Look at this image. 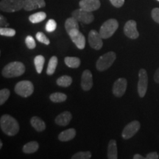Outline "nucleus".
Masks as SVG:
<instances>
[{
  "mask_svg": "<svg viewBox=\"0 0 159 159\" xmlns=\"http://www.w3.org/2000/svg\"><path fill=\"white\" fill-rule=\"evenodd\" d=\"M157 1H158V2H159V0H157Z\"/></svg>",
  "mask_w": 159,
  "mask_h": 159,
  "instance_id": "79ce46f5",
  "label": "nucleus"
},
{
  "mask_svg": "<svg viewBox=\"0 0 159 159\" xmlns=\"http://www.w3.org/2000/svg\"><path fill=\"white\" fill-rule=\"evenodd\" d=\"M2 145H3L2 142H0V149H2Z\"/></svg>",
  "mask_w": 159,
  "mask_h": 159,
  "instance_id": "a19ab883",
  "label": "nucleus"
},
{
  "mask_svg": "<svg viewBox=\"0 0 159 159\" xmlns=\"http://www.w3.org/2000/svg\"><path fill=\"white\" fill-rule=\"evenodd\" d=\"M57 85L62 87H69L72 83V78L68 75H63L57 78L56 81Z\"/></svg>",
  "mask_w": 159,
  "mask_h": 159,
  "instance_id": "bb28decb",
  "label": "nucleus"
},
{
  "mask_svg": "<svg viewBox=\"0 0 159 159\" xmlns=\"http://www.w3.org/2000/svg\"><path fill=\"white\" fill-rule=\"evenodd\" d=\"M71 16L80 22L85 24V25L91 24L94 19V16L92 14V12L86 11L82 8L75 10L72 12Z\"/></svg>",
  "mask_w": 159,
  "mask_h": 159,
  "instance_id": "6e6552de",
  "label": "nucleus"
},
{
  "mask_svg": "<svg viewBox=\"0 0 159 159\" xmlns=\"http://www.w3.org/2000/svg\"><path fill=\"white\" fill-rule=\"evenodd\" d=\"M116 58V55L114 52H108L99 57L96 63L97 70L103 71L107 70L112 66Z\"/></svg>",
  "mask_w": 159,
  "mask_h": 159,
  "instance_id": "20e7f679",
  "label": "nucleus"
},
{
  "mask_svg": "<svg viewBox=\"0 0 159 159\" xmlns=\"http://www.w3.org/2000/svg\"><path fill=\"white\" fill-rule=\"evenodd\" d=\"M65 29L66 30L67 33L70 30H71L79 29L78 21L73 16L67 19L65 22Z\"/></svg>",
  "mask_w": 159,
  "mask_h": 159,
  "instance_id": "5701e85b",
  "label": "nucleus"
},
{
  "mask_svg": "<svg viewBox=\"0 0 159 159\" xmlns=\"http://www.w3.org/2000/svg\"><path fill=\"white\" fill-rule=\"evenodd\" d=\"M66 65L69 68L77 69L80 65V60L77 57H66L64 59Z\"/></svg>",
  "mask_w": 159,
  "mask_h": 159,
  "instance_id": "4be33fe9",
  "label": "nucleus"
},
{
  "mask_svg": "<svg viewBox=\"0 0 159 159\" xmlns=\"http://www.w3.org/2000/svg\"><path fill=\"white\" fill-rule=\"evenodd\" d=\"M102 38L101 36L99 33L91 30L89 34V43L91 48H93L95 50H99L102 47Z\"/></svg>",
  "mask_w": 159,
  "mask_h": 159,
  "instance_id": "9b49d317",
  "label": "nucleus"
},
{
  "mask_svg": "<svg viewBox=\"0 0 159 159\" xmlns=\"http://www.w3.org/2000/svg\"><path fill=\"white\" fill-rule=\"evenodd\" d=\"M45 63V58L43 55H37L34 58V64L36 69V71L39 74L42 72L43 65Z\"/></svg>",
  "mask_w": 159,
  "mask_h": 159,
  "instance_id": "a878e982",
  "label": "nucleus"
},
{
  "mask_svg": "<svg viewBox=\"0 0 159 159\" xmlns=\"http://www.w3.org/2000/svg\"><path fill=\"white\" fill-rule=\"evenodd\" d=\"M0 127L4 134L14 136L19 131V125L16 119L8 114L3 115L0 119Z\"/></svg>",
  "mask_w": 159,
  "mask_h": 159,
  "instance_id": "f257e3e1",
  "label": "nucleus"
},
{
  "mask_svg": "<svg viewBox=\"0 0 159 159\" xmlns=\"http://www.w3.org/2000/svg\"><path fill=\"white\" fill-rule=\"evenodd\" d=\"M91 158V152L90 151L85 152H78L75 153L74 156H71L72 159H89Z\"/></svg>",
  "mask_w": 159,
  "mask_h": 159,
  "instance_id": "c756f323",
  "label": "nucleus"
},
{
  "mask_svg": "<svg viewBox=\"0 0 159 159\" xmlns=\"http://www.w3.org/2000/svg\"><path fill=\"white\" fill-rule=\"evenodd\" d=\"M36 39L39 42L44 43L46 45H49L50 43V41L48 38L46 36L44 33H41V32H39V33H36Z\"/></svg>",
  "mask_w": 159,
  "mask_h": 159,
  "instance_id": "473e14b6",
  "label": "nucleus"
},
{
  "mask_svg": "<svg viewBox=\"0 0 159 159\" xmlns=\"http://www.w3.org/2000/svg\"><path fill=\"white\" fill-rule=\"evenodd\" d=\"M68 35L72 41V42L76 45L79 49H83L85 46V38L83 33L80 32L79 29L71 30L68 33Z\"/></svg>",
  "mask_w": 159,
  "mask_h": 159,
  "instance_id": "9d476101",
  "label": "nucleus"
},
{
  "mask_svg": "<svg viewBox=\"0 0 159 159\" xmlns=\"http://www.w3.org/2000/svg\"><path fill=\"white\" fill-rule=\"evenodd\" d=\"M93 86L92 74L89 69L83 71L81 77V88L83 91H88L91 90Z\"/></svg>",
  "mask_w": 159,
  "mask_h": 159,
  "instance_id": "4468645a",
  "label": "nucleus"
},
{
  "mask_svg": "<svg viewBox=\"0 0 159 159\" xmlns=\"http://www.w3.org/2000/svg\"><path fill=\"white\" fill-rule=\"evenodd\" d=\"M39 143L35 141H33V142H30L27 144L24 145L22 151L26 154H31L34 153L36 151L39 150Z\"/></svg>",
  "mask_w": 159,
  "mask_h": 159,
  "instance_id": "412c9836",
  "label": "nucleus"
},
{
  "mask_svg": "<svg viewBox=\"0 0 159 159\" xmlns=\"http://www.w3.org/2000/svg\"><path fill=\"white\" fill-rule=\"evenodd\" d=\"M75 136H76V130L74 128H70L62 131L58 135V139L61 142H68V141L72 140Z\"/></svg>",
  "mask_w": 159,
  "mask_h": 159,
  "instance_id": "a211bd4d",
  "label": "nucleus"
},
{
  "mask_svg": "<svg viewBox=\"0 0 159 159\" xmlns=\"http://www.w3.org/2000/svg\"><path fill=\"white\" fill-rule=\"evenodd\" d=\"M46 6L44 0H25L24 1V7L27 11H33V10L42 8Z\"/></svg>",
  "mask_w": 159,
  "mask_h": 159,
  "instance_id": "dca6fc26",
  "label": "nucleus"
},
{
  "mask_svg": "<svg viewBox=\"0 0 159 159\" xmlns=\"http://www.w3.org/2000/svg\"><path fill=\"white\" fill-rule=\"evenodd\" d=\"M47 17V14L44 12H38V13H35L34 14H32L29 16V20L33 24H36L41 22V21H43Z\"/></svg>",
  "mask_w": 159,
  "mask_h": 159,
  "instance_id": "b1692460",
  "label": "nucleus"
},
{
  "mask_svg": "<svg viewBox=\"0 0 159 159\" xmlns=\"http://www.w3.org/2000/svg\"><path fill=\"white\" fill-rule=\"evenodd\" d=\"M148 86V75L144 69H141L139 71V82H138V93L140 97H144L147 93Z\"/></svg>",
  "mask_w": 159,
  "mask_h": 159,
  "instance_id": "0eeeda50",
  "label": "nucleus"
},
{
  "mask_svg": "<svg viewBox=\"0 0 159 159\" xmlns=\"http://www.w3.org/2000/svg\"><path fill=\"white\" fill-rule=\"evenodd\" d=\"M11 94V91L7 89H3L0 91V105H2L7 100Z\"/></svg>",
  "mask_w": 159,
  "mask_h": 159,
  "instance_id": "c85d7f7f",
  "label": "nucleus"
},
{
  "mask_svg": "<svg viewBox=\"0 0 159 159\" xmlns=\"http://www.w3.org/2000/svg\"><path fill=\"white\" fill-rule=\"evenodd\" d=\"M16 30L13 29L8 28V27H1L0 28V35L3 36L13 37L16 35Z\"/></svg>",
  "mask_w": 159,
  "mask_h": 159,
  "instance_id": "7c9ffc66",
  "label": "nucleus"
},
{
  "mask_svg": "<svg viewBox=\"0 0 159 159\" xmlns=\"http://www.w3.org/2000/svg\"><path fill=\"white\" fill-rule=\"evenodd\" d=\"M119 27V23L117 20L114 19H111L107 20L102 24L99 29V34L103 39H109L114 34L115 32Z\"/></svg>",
  "mask_w": 159,
  "mask_h": 159,
  "instance_id": "7ed1b4c3",
  "label": "nucleus"
},
{
  "mask_svg": "<svg viewBox=\"0 0 159 159\" xmlns=\"http://www.w3.org/2000/svg\"><path fill=\"white\" fill-rule=\"evenodd\" d=\"M108 158L109 159L118 158L117 144L115 139H111L108 145Z\"/></svg>",
  "mask_w": 159,
  "mask_h": 159,
  "instance_id": "aec40b11",
  "label": "nucleus"
},
{
  "mask_svg": "<svg viewBox=\"0 0 159 159\" xmlns=\"http://www.w3.org/2000/svg\"><path fill=\"white\" fill-rule=\"evenodd\" d=\"M25 0H2L0 9L7 13H13L20 11L24 7Z\"/></svg>",
  "mask_w": 159,
  "mask_h": 159,
  "instance_id": "39448f33",
  "label": "nucleus"
},
{
  "mask_svg": "<svg viewBox=\"0 0 159 159\" xmlns=\"http://www.w3.org/2000/svg\"><path fill=\"white\" fill-rule=\"evenodd\" d=\"M49 99L52 102L57 103V102H63L64 101L66 100L67 96L65 94H63V93L60 92H56L53 93L50 95L49 97Z\"/></svg>",
  "mask_w": 159,
  "mask_h": 159,
  "instance_id": "cd10ccee",
  "label": "nucleus"
},
{
  "mask_svg": "<svg viewBox=\"0 0 159 159\" xmlns=\"http://www.w3.org/2000/svg\"><path fill=\"white\" fill-rule=\"evenodd\" d=\"M127 85H128V82L126 79L123 77L117 79L113 85L112 91L114 96L116 97H122L126 91Z\"/></svg>",
  "mask_w": 159,
  "mask_h": 159,
  "instance_id": "ddd939ff",
  "label": "nucleus"
},
{
  "mask_svg": "<svg viewBox=\"0 0 159 159\" xmlns=\"http://www.w3.org/2000/svg\"><path fill=\"white\" fill-rule=\"evenodd\" d=\"M25 72V66L19 61H13L9 63L4 67L2 74L5 77L11 78L22 75Z\"/></svg>",
  "mask_w": 159,
  "mask_h": 159,
  "instance_id": "f03ea898",
  "label": "nucleus"
},
{
  "mask_svg": "<svg viewBox=\"0 0 159 159\" xmlns=\"http://www.w3.org/2000/svg\"><path fill=\"white\" fill-rule=\"evenodd\" d=\"M110 2L116 7H121L125 3V0H110Z\"/></svg>",
  "mask_w": 159,
  "mask_h": 159,
  "instance_id": "c9c22d12",
  "label": "nucleus"
},
{
  "mask_svg": "<svg viewBox=\"0 0 159 159\" xmlns=\"http://www.w3.org/2000/svg\"><path fill=\"white\" fill-rule=\"evenodd\" d=\"M154 80L156 83H158L159 84V68L156 71L154 75Z\"/></svg>",
  "mask_w": 159,
  "mask_h": 159,
  "instance_id": "58836bf2",
  "label": "nucleus"
},
{
  "mask_svg": "<svg viewBox=\"0 0 159 159\" xmlns=\"http://www.w3.org/2000/svg\"><path fill=\"white\" fill-rule=\"evenodd\" d=\"M57 57L56 56H52L49 60L48 66L47 69V74L48 75H52L55 73V69L57 66Z\"/></svg>",
  "mask_w": 159,
  "mask_h": 159,
  "instance_id": "393cba45",
  "label": "nucleus"
},
{
  "mask_svg": "<svg viewBox=\"0 0 159 159\" xmlns=\"http://www.w3.org/2000/svg\"><path fill=\"white\" fill-rule=\"evenodd\" d=\"M79 5L80 8L89 12H93L100 7L101 3L99 0H81Z\"/></svg>",
  "mask_w": 159,
  "mask_h": 159,
  "instance_id": "2eb2a0df",
  "label": "nucleus"
},
{
  "mask_svg": "<svg viewBox=\"0 0 159 159\" xmlns=\"http://www.w3.org/2000/svg\"><path fill=\"white\" fill-rule=\"evenodd\" d=\"M0 25H1V27H5L9 25V24L7 22V20L3 16H0Z\"/></svg>",
  "mask_w": 159,
  "mask_h": 159,
  "instance_id": "4c0bfd02",
  "label": "nucleus"
},
{
  "mask_svg": "<svg viewBox=\"0 0 159 159\" xmlns=\"http://www.w3.org/2000/svg\"><path fill=\"white\" fill-rule=\"evenodd\" d=\"M140 122L137 120H134L128 123L122 130V136L124 139H130L135 136L140 130Z\"/></svg>",
  "mask_w": 159,
  "mask_h": 159,
  "instance_id": "1a4fd4ad",
  "label": "nucleus"
},
{
  "mask_svg": "<svg viewBox=\"0 0 159 159\" xmlns=\"http://www.w3.org/2000/svg\"><path fill=\"white\" fill-rule=\"evenodd\" d=\"M15 92L22 97H28L34 91V85L29 80L20 81L15 85Z\"/></svg>",
  "mask_w": 159,
  "mask_h": 159,
  "instance_id": "423d86ee",
  "label": "nucleus"
},
{
  "mask_svg": "<svg viewBox=\"0 0 159 159\" xmlns=\"http://www.w3.org/2000/svg\"><path fill=\"white\" fill-rule=\"evenodd\" d=\"M151 16H152V19L157 23L159 24V8L156 7V8L152 9V13H151Z\"/></svg>",
  "mask_w": 159,
  "mask_h": 159,
  "instance_id": "f704fd0d",
  "label": "nucleus"
},
{
  "mask_svg": "<svg viewBox=\"0 0 159 159\" xmlns=\"http://www.w3.org/2000/svg\"><path fill=\"white\" fill-rule=\"evenodd\" d=\"M72 118V115L69 111H64L60 114L55 119V123L60 126H66L69 124Z\"/></svg>",
  "mask_w": 159,
  "mask_h": 159,
  "instance_id": "f3484780",
  "label": "nucleus"
},
{
  "mask_svg": "<svg viewBox=\"0 0 159 159\" xmlns=\"http://www.w3.org/2000/svg\"><path fill=\"white\" fill-rule=\"evenodd\" d=\"M158 158H159L158 154L156 152H150V153H148L146 156V157H145V158L146 159H158Z\"/></svg>",
  "mask_w": 159,
  "mask_h": 159,
  "instance_id": "e433bc0d",
  "label": "nucleus"
},
{
  "mask_svg": "<svg viewBox=\"0 0 159 159\" xmlns=\"http://www.w3.org/2000/svg\"><path fill=\"white\" fill-rule=\"evenodd\" d=\"M124 33L130 39H136L139 36V33L137 30V24L134 20H129L125 23L124 27Z\"/></svg>",
  "mask_w": 159,
  "mask_h": 159,
  "instance_id": "f8f14e48",
  "label": "nucleus"
},
{
  "mask_svg": "<svg viewBox=\"0 0 159 159\" xmlns=\"http://www.w3.org/2000/svg\"><path fill=\"white\" fill-rule=\"evenodd\" d=\"M30 124L38 132H42L46 129L45 122L39 116H33L30 119Z\"/></svg>",
  "mask_w": 159,
  "mask_h": 159,
  "instance_id": "6ab92c4d",
  "label": "nucleus"
},
{
  "mask_svg": "<svg viewBox=\"0 0 159 159\" xmlns=\"http://www.w3.org/2000/svg\"><path fill=\"white\" fill-rule=\"evenodd\" d=\"M145 158L144 156H141V155L139 154H135L134 156V159H144Z\"/></svg>",
  "mask_w": 159,
  "mask_h": 159,
  "instance_id": "ea45409f",
  "label": "nucleus"
},
{
  "mask_svg": "<svg viewBox=\"0 0 159 159\" xmlns=\"http://www.w3.org/2000/svg\"><path fill=\"white\" fill-rule=\"evenodd\" d=\"M57 28V23L54 19H49L46 24V31L48 32V33H52V32H54Z\"/></svg>",
  "mask_w": 159,
  "mask_h": 159,
  "instance_id": "2f4dec72",
  "label": "nucleus"
},
{
  "mask_svg": "<svg viewBox=\"0 0 159 159\" xmlns=\"http://www.w3.org/2000/svg\"><path fill=\"white\" fill-rule=\"evenodd\" d=\"M25 43L27 47L29 49H33L35 48V46H36V43H35V41L34 39L31 36V35H28L25 39Z\"/></svg>",
  "mask_w": 159,
  "mask_h": 159,
  "instance_id": "72a5a7b5",
  "label": "nucleus"
}]
</instances>
